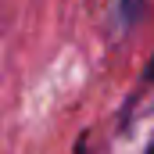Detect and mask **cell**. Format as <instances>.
<instances>
[{
	"mask_svg": "<svg viewBox=\"0 0 154 154\" xmlns=\"http://www.w3.org/2000/svg\"><path fill=\"white\" fill-rule=\"evenodd\" d=\"M75 154H90V147H86V143H82V140H79V151Z\"/></svg>",
	"mask_w": 154,
	"mask_h": 154,
	"instance_id": "3957f363",
	"label": "cell"
},
{
	"mask_svg": "<svg viewBox=\"0 0 154 154\" xmlns=\"http://www.w3.org/2000/svg\"><path fill=\"white\" fill-rule=\"evenodd\" d=\"M136 93H151L147 104H154V57H151V65H147V72L140 75V90H136Z\"/></svg>",
	"mask_w": 154,
	"mask_h": 154,
	"instance_id": "7a4b0ae2",
	"label": "cell"
},
{
	"mask_svg": "<svg viewBox=\"0 0 154 154\" xmlns=\"http://www.w3.org/2000/svg\"><path fill=\"white\" fill-rule=\"evenodd\" d=\"M147 154H154V140H151V147H147Z\"/></svg>",
	"mask_w": 154,
	"mask_h": 154,
	"instance_id": "277c9868",
	"label": "cell"
},
{
	"mask_svg": "<svg viewBox=\"0 0 154 154\" xmlns=\"http://www.w3.org/2000/svg\"><path fill=\"white\" fill-rule=\"evenodd\" d=\"M140 11H143V0H118V29H129L136 18H140Z\"/></svg>",
	"mask_w": 154,
	"mask_h": 154,
	"instance_id": "6da1fadb",
	"label": "cell"
}]
</instances>
